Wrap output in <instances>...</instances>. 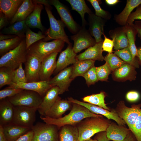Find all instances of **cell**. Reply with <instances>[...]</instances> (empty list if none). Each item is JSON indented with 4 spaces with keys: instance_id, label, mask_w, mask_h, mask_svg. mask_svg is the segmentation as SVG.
<instances>
[{
    "instance_id": "obj_1",
    "label": "cell",
    "mask_w": 141,
    "mask_h": 141,
    "mask_svg": "<svg viewBox=\"0 0 141 141\" xmlns=\"http://www.w3.org/2000/svg\"><path fill=\"white\" fill-rule=\"evenodd\" d=\"M102 116H103L92 113L81 105L72 103L70 112L63 117L58 119H54L46 116H41L40 118L45 123L55 125L60 129L61 127L66 125H76L87 118Z\"/></svg>"
},
{
    "instance_id": "obj_2",
    "label": "cell",
    "mask_w": 141,
    "mask_h": 141,
    "mask_svg": "<svg viewBox=\"0 0 141 141\" xmlns=\"http://www.w3.org/2000/svg\"><path fill=\"white\" fill-rule=\"evenodd\" d=\"M111 122L103 116L91 117L83 119L76 125L79 135V141H85L95 134L105 131Z\"/></svg>"
},
{
    "instance_id": "obj_3",
    "label": "cell",
    "mask_w": 141,
    "mask_h": 141,
    "mask_svg": "<svg viewBox=\"0 0 141 141\" xmlns=\"http://www.w3.org/2000/svg\"><path fill=\"white\" fill-rule=\"evenodd\" d=\"M27 55L25 37L17 47L1 57L0 67H6L15 70L21 63H25Z\"/></svg>"
},
{
    "instance_id": "obj_4",
    "label": "cell",
    "mask_w": 141,
    "mask_h": 141,
    "mask_svg": "<svg viewBox=\"0 0 141 141\" xmlns=\"http://www.w3.org/2000/svg\"><path fill=\"white\" fill-rule=\"evenodd\" d=\"M65 42L54 40L47 42L40 40L30 46L27 49L28 54H33L42 61L46 57L54 52H60L64 46Z\"/></svg>"
},
{
    "instance_id": "obj_5",
    "label": "cell",
    "mask_w": 141,
    "mask_h": 141,
    "mask_svg": "<svg viewBox=\"0 0 141 141\" xmlns=\"http://www.w3.org/2000/svg\"><path fill=\"white\" fill-rule=\"evenodd\" d=\"M45 9L49 21L50 27L45 32L46 36L43 41L46 42L52 39L60 40L68 45L71 44L64 31L65 25L61 20L55 19L50 8L45 6Z\"/></svg>"
},
{
    "instance_id": "obj_6",
    "label": "cell",
    "mask_w": 141,
    "mask_h": 141,
    "mask_svg": "<svg viewBox=\"0 0 141 141\" xmlns=\"http://www.w3.org/2000/svg\"><path fill=\"white\" fill-rule=\"evenodd\" d=\"M43 98L36 92L24 90L7 98L14 106H22L38 109L42 101Z\"/></svg>"
},
{
    "instance_id": "obj_7",
    "label": "cell",
    "mask_w": 141,
    "mask_h": 141,
    "mask_svg": "<svg viewBox=\"0 0 141 141\" xmlns=\"http://www.w3.org/2000/svg\"><path fill=\"white\" fill-rule=\"evenodd\" d=\"M58 129L54 125L38 123L31 128L33 132L31 141H59Z\"/></svg>"
},
{
    "instance_id": "obj_8",
    "label": "cell",
    "mask_w": 141,
    "mask_h": 141,
    "mask_svg": "<svg viewBox=\"0 0 141 141\" xmlns=\"http://www.w3.org/2000/svg\"><path fill=\"white\" fill-rule=\"evenodd\" d=\"M141 103L133 104L131 107L127 106L124 101H120L115 109L117 115L123 119L131 131L141 112Z\"/></svg>"
},
{
    "instance_id": "obj_9",
    "label": "cell",
    "mask_w": 141,
    "mask_h": 141,
    "mask_svg": "<svg viewBox=\"0 0 141 141\" xmlns=\"http://www.w3.org/2000/svg\"><path fill=\"white\" fill-rule=\"evenodd\" d=\"M37 108L22 106H14V114L12 123L31 128L36 120Z\"/></svg>"
},
{
    "instance_id": "obj_10",
    "label": "cell",
    "mask_w": 141,
    "mask_h": 141,
    "mask_svg": "<svg viewBox=\"0 0 141 141\" xmlns=\"http://www.w3.org/2000/svg\"><path fill=\"white\" fill-rule=\"evenodd\" d=\"M71 38L74 41L73 50L76 54L96 43L95 38L83 26H82L77 33L71 36Z\"/></svg>"
},
{
    "instance_id": "obj_11",
    "label": "cell",
    "mask_w": 141,
    "mask_h": 141,
    "mask_svg": "<svg viewBox=\"0 0 141 141\" xmlns=\"http://www.w3.org/2000/svg\"><path fill=\"white\" fill-rule=\"evenodd\" d=\"M68 100L72 103L77 104L86 107L92 113L104 116L109 120H113L119 125L125 126L126 124L125 121L118 116L115 109L110 111L96 105L80 101L72 97L68 98Z\"/></svg>"
},
{
    "instance_id": "obj_12",
    "label": "cell",
    "mask_w": 141,
    "mask_h": 141,
    "mask_svg": "<svg viewBox=\"0 0 141 141\" xmlns=\"http://www.w3.org/2000/svg\"><path fill=\"white\" fill-rule=\"evenodd\" d=\"M49 1L50 4L54 5L56 9L61 20L71 32L75 34L77 33L80 29L66 6L58 0H51Z\"/></svg>"
},
{
    "instance_id": "obj_13",
    "label": "cell",
    "mask_w": 141,
    "mask_h": 141,
    "mask_svg": "<svg viewBox=\"0 0 141 141\" xmlns=\"http://www.w3.org/2000/svg\"><path fill=\"white\" fill-rule=\"evenodd\" d=\"M41 62L36 56L27 53L24 63V70L27 82L40 81L39 74Z\"/></svg>"
},
{
    "instance_id": "obj_14",
    "label": "cell",
    "mask_w": 141,
    "mask_h": 141,
    "mask_svg": "<svg viewBox=\"0 0 141 141\" xmlns=\"http://www.w3.org/2000/svg\"><path fill=\"white\" fill-rule=\"evenodd\" d=\"M72 66L67 67L58 73L48 81L50 85L57 86L59 89V94H63L68 90L71 81L74 79L71 78Z\"/></svg>"
},
{
    "instance_id": "obj_15",
    "label": "cell",
    "mask_w": 141,
    "mask_h": 141,
    "mask_svg": "<svg viewBox=\"0 0 141 141\" xmlns=\"http://www.w3.org/2000/svg\"><path fill=\"white\" fill-rule=\"evenodd\" d=\"M58 53H52L42 61L39 74L40 81H48L50 79L56 67V59Z\"/></svg>"
},
{
    "instance_id": "obj_16",
    "label": "cell",
    "mask_w": 141,
    "mask_h": 141,
    "mask_svg": "<svg viewBox=\"0 0 141 141\" xmlns=\"http://www.w3.org/2000/svg\"><path fill=\"white\" fill-rule=\"evenodd\" d=\"M88 21V31L91 35L94 37L96 43L103 41L101 37L104 34V27L106 20L97 16L93 13L89 15Z\"/></svg>"
},
{
    "instance_id": "obj_17",
    "label": "cell",
    "mask_w": 141,
    "mask_h": 141,
    "mask_svg": "<svg viewBox=\"0 0 141 141\" xmlns=\"http://www.w3.org/2000/svg\"><path fill=\"white\" fill-rule=\"evenodd\" d=\"M48 81H39L17 84L11 83L8 87L34 91L43 97L47 91L52 86L49 84Z\"/></svg>"
},
{
    "instance_id": "obj_18",
    "label": "cell",
    "mask_w": 141,
    "mask_h": 141,
    "mask_svg": "<svg viewBox=\"0 0 141 141\" xmlns=\"http://www.w3.org/2000/svg\"><path fill=\"white\" fill-rule=\"evenodd\" d=\"M59 89L57 86H52L43 97L42 101L37 109L41 116H45L58 97Z\"/></svg>"
},
{
    "instance_id": "obj_19",
    "label": "cell",
    "mask_w": 141,
    "mask_h": 141,
    "mask_svg": "<svg viewBox=\"0 0 141 141\" xmlns=\"http://www.w3.org/2000/svg\"><path fill=\"white\" fill-rule=\"evenodd\" d=\"M76 56V54L73 50L71 44H69L67 48L60 53L56 61V67L53 73L57 74L70 64H74L77 60Z\"/></svg>"
},
{
    "instance_id": "obj_20",
    "label": "cell",
    "mask_w": 141,
    "mask_h": 141,
    "mask_svg": "<svg viewBox=\"0 0 141 141\" xmlns=\"http://www.w3.org/2000/svg\"><path fill=\"white\" fill-rule=\"evenodd\" d=\"M136 68L133 66L125 63L113 71V79L115 81H118L134 80L137 73Z\"/></svg>"
},
{
    "instance_id": "obj_21",
    "label": "cell",
    "mask_w": 141,
    "mask_h": 141,
    "mask_svg": "<svg viewBox=\"0 0 141 141\" xmlns=\"http://www.w3.org/2000/svg\"><path fill=\"white\" fill-rule=\"evenodd\" d=\"M125 125L111 122L105 131L107 138L113 141H123L130 132Z\"/></svg>"
},
{
    "instance_id": "obj_22",
    "label": "cell",
    "mask_w": 141,
    "mask_h": 141,
    "mask_svg": "<svg viewBox=\"0 0 141 141\" xmlns=\"http://www.w3.org/2000/svg\"><path fill=\"white\" fill-rule=\"evenodd\" d=\"M72 103L68 100L61 99L58 96L45 116L54 119L61 118L66 111L72 109Z\"/></svg>"
},
{
    "instance_id": "obj_23",
    "label": "cell",
    "mask_w": 141,
    "mask_h": 141,
    "mask_svg": "<svg viewBox=\"0 0 141 141\" xmlns=\"http://www.w3.org/2000/svg\"><path fill=\"white\" fill-rule=\"evenodd\" d=\"M103 41L96 43L94 45L88 48L84 52L77 55V59L78 60H91L95 61L104 60V57L102 54Z\"/></svg>"
},
{
    "instance_id": "obj_24",
    "label": "cell",
    "mask_w": 141,
    "mask_h": 141,
    "mask_svg": "<svg viewBox=\"0 0 141 141\" xmlns=\"http://www.w3.org/2000/svg\"><path fill=\"white\" fill-rule=\"evenodd\" d=\"M110 38L114 43V47L118 50L129 46L128 39L123 26L111 30L109 32Z\"/></svg>"
},
{
    "instance_id": "obj_25",
    "label": "cell",
    "mask_w": 141,
    "mask_h": 141,
    "mask_svg": "<svg viewBox=\"0 0 141 141\" xmlns=\"http://www.w3.org/2000/svg\"><path fill=\"white\" fill-rule=\"evenodd\" d=\"M14 114V106L8 99L0 100V125L3 126L12 123Z\"/></svg>"
},
{
    "instance_id": "obj_26",
    "label": "cell",
    "mask_w": 141,
    "mask_h": 141,
    "mask_svg": "<svg viewBox=\"0 0 141 141\" xmlns=\"http://www.w3.org/2000/svg\"><path fill=\"white\" fill-rule=\"evenodd\" d=\"M3 127L4 133L7 141H15L31 129L30 128L19 126L12 123Z\"/></svg>"
},
{
    "instance_id": "obj_27",
    "label": "cell",
    "mask_w": 141,
    "mask_h": 141,
    "mask_svg": "<svg viewBox=\"0 0 141 141\" xmlns=\"http://www.w3.org/2000/svg\"><path fill=\"white\" fill-rule=\"evenodd\" d=\"M141 4V0H127L124 8L119 14L115 15L114 19L119 25L124 26L127 24L128 19L133 10Z\"/></svg>"
},
{
    "instance_id": "obj_28",
    "label": "cell",
    "mask_w": 141,
    "mask_h": 141,
    "mask_svg": "<svg viewBox=\"0 0 141 141\" xmlns=\"http://www.w3.org/2000/svg\"><path fill=\"white\" fill-rule=\"evenodd\" d=\"M23 0H0V11L9 20L14 16L23 2Z\"/></svg>"
},
{
    "instance_id": "obj_29",
    "label": "cell",
    "mask_w": 141,
    "mask_h": 141,
    "mask_svg": "<svg viewBox=\"0 0 141 141\" xmlns=\"http://www.w3.org/2000/svg\"><path fill=\"white\" fill-rule=\"evenodd\" d=\"M43 8V5L36 4L33 11L25 20L26 24L28 27L38 28L42 32L44 31L45 28L41 23L40 15Z\"/></svg>"
},
{
    "instance_id": "obj_30",
    "label": "cell",
    "mask_w": 141,
    "mask_h": 141,
    "mask_svg": "<svg viewBox=\"0 0 141 141\" xmlns=\"http://www.w3.org/2000/svg\"><path fill=\"white\" fill-rule=\"evenodd\" d=\"M36 4L31 0H24L14 17L10 21V23L25 20L34 10Z\"/></svg>"
},
{
    "instance_id": "obj_31",
    "label": "cell",
    "mask_w": 141,
    "mask_h": 141,
    "mask_svg": "<svg viewBox=\"0 0 141 141\" xmlns=\"http://www.w3.org/2000/svg\"><path fill=\"white\" fill-rule=\"evenodd\" d=\"M95 61L91 60H77L72 66L71 78L74 79L78 76L82 77L94 66Z\"/></svg>"
},
{
    "instance_id": "obj_32",
    "label": "cell",
    "mask_w": 141,
    "mask_h": 141,
    "mask_svg": "<svg viewBox=\"0 0 141 141\" xmlns=\"http://www.w3.org/2000/svg\"><path fill=\"white\" fill-rule=\"evenodd\" d=\"M59 132V141H79L76 125H66L61 127Z\"/></svg>"
},
{
    "instance_id": "obj_33",
    "label": "cell",
    "mask_w": 141,
    "mask_h": 141,
    "mask_svg": "<svg viewBox=\"0 0 141 141\" xmlns=\"http://www.w3.org/2000/svg\"><path fill=\"white\" fill-rule=\"evenodd\" d=\"M28 27L25 20L15 22L9 26L2 29L1 33L3 34L15 35L22 38L26 37L25 32Z\"/></svg>"
},
{
    "instance_id": "obj_34",
    "label": "cell",
    "mask_w": 141,
    "mask_h": 141,
    "mask_svg": "<svg viewBox=\"0 0 141 141\" xmlns=\"http://www.w3.org/2000/svg\"><path fill=\"white\" fill-rule=\"evenodd\" d=\"M70 5L72 9L77 11L80 15L82 20V26L85 27L86 22L85 14L87 13L89 15L92 14L90 9L86 5L84 0H66Z\"/></svg>"
},
{
    "instance_id": "obj_35",
    "label": "cell",
    "mask_w": 141,
    "mask_h": 141,
    "mask_svg": "<svg viewBox=\"0 0 141 141\" xmlns=\"http://www.w3.org/2000/svg\"><path fill=\"white\" fill-rule=\"evenodd\" d=\"M24 38L17 36L12 38L0 41V56H2L17 47Z\"/></svg>"
},
{
    "instance_id": "obj_36",
    "label": "cell",
    "mask_w": 141,
    "mask_h": 141,
    "mask_svg": "<svg viewBox=\"0 0 141 141\" xmlns=\"http://www.w3.org/2000/svg\"><path fill=\"white\" fill-rule=\"evenodd\" d=\"M114 54L125 63L130 64L136 68H139V64L136 57L133 59L129 46L122 49L115 50Z\"/></svg>"
},
{
    "instance_id": "obj_37",
    "label": "cell",
    "mask_w": 141,
    "mask_h": 141,
    "mask_svg": "<svg viewBox=\"0 0 141 141\" xmlns=\"http://www.w3.org/2000/svg\"><path fill=\"white\" fill-rule=\"evenodd\" d=\"M105 96V92L101 91L98 93L93 94L85 96L83 98V100L84 102H86L110 110V109L105 103L104 98Z\"/></svg>"
},
{
    "instance_id": "obj_38",
    "label": "cell",
    "mask_w": 141,
    "mask_h": 141,
    "mask_svg": "<svg viewBox=\"0 0 141 141\" xmlns=\"http://www.w3.org/2000/svg\"><path fill=\"white\" fill-rule=\"evenodd\" d=\"M128 39L129 46L130 48L133 58L135 59L136 57L137 48L135 44L136 36L137 31L133 26L127 24L123 26Z\"/></svg>"
},
{
    "instance_id": "obj_39",
    "label": "cell",
    "mask_w": 141,
    "mask_h": 141,
    "mask_svg": "<svg viewBox=\"0 0 141 141\" xmlns=\"http://www.w3.org/2000/svg\"><path fill=\"white\" fill-rule=\"evenodd\" d=\"M14 70L6 67L0 68V88L6 85H10L12 83Z\"/></svg>"
},
{
    "instance_id": "obj_40",
    "label": "cell",
    "mask_w": 141,
    "mask_h": 141,
    "mask_svg": "<svg viewBox=\"0 0 141 141\" xmlns=\"http://www.w3.org/2000/svg\"><path fill=\"white\" fill-rule=\"evenodd\" d=\"M26 44L27 49L34 43L45 37V35L43 34V32L39 31L36 33L31 31L28 27L25 32Z\"/></svg>"
},
{
    "instance_id": "obj_41",
    "label": "cell",
    "mask_w": 141,
    "mask_h": 141,
    "mask_svg": "<svg viewBox=\"0 0 141 141\" xmlns=\"http://www.w3.org/2000/svg\"><path fill=\"white\" fill-rule=\"evenodd\" d=\"M105 61L113 71L125 63L114 53L108 54L104 57Z\"/></svg>"
},
{
    "instance_id": "obj_42",
    "label": "cell",
    "mask_w": 141,
    "mask_h": 141,
    "mask_svg": "<svg viewBox=\"0 0 141 141\" xmlns=\"http://www.w3.org/2000/svg\"><path fill=\"white\" fill-rule=\"evenodd\" d=\"M95 9V15L97 16L101 17L105 20H110L111 18V14L108 11L102 9L99 4V1L97 0H88Z\"/></svg>"
},
{
    "instance_id": "obj_43",
    "label": "cell",
    "mask_w": 141,
    "mask_h": 141,
    "mask_svg": "<svg viewBox=\"0 0 141 141\" xmlns=\"http://www.w3.org/2000/svg\"><path fill=\"white\" fill-rule=\"evenodd\" d=\"M96 71L98 80L102 81H107L109 75L113 72L106 62L102 66L96 67Z\"/></svg>"
},
{
    "instance_id": "obj_44",
    "label": "cell",
    "mask_w": 141,
    "mask_h": 141,
    "mask_svg": "<svg viewBox=\"0 0 141 141\" xmlns=\"http://www.w3.org/2000/svg\"><path fill=\"white\" fill-rule=\"evenodd\" d=\"M22 64V63H21L18 67L14 70L12 83L17 84L27 82L25 70L23 68Z\"/></svg>"
},
{
    "instance_id": "obj_45",
    "label": "cell",
    "mask_w": 141,
    "mask_h": 141,
    "mask_svg": "<svg viewBox=\"0 0 141 141\" xmlns=\"http://www.w3.org/2000/svg\"><path fill=\"white\" fill-rule=\"evenodd\" d=\"M96 67L94 66L91 68L83 76L89 86L94 84L98 80L96 73Z\"/></svg>"
},
{
    "instance_id": "obj_46",
    "label": "cell",
    "mask_w": 141,
    "mask_h": 141,
    "mask_svg": "<svg viewBox=\"0 0 141 141\" xmlns=\"http://www.w3.org/2000/svg\"><path fill=\"white\" fill-rule=\"evenodd\" d=\"M24 90L8 87L0 91V100L12 97L21 92Z\"/></svg>"
},
{
    "instance_id": "obj_47",
    "label": "cell",
    "mask_w": 141,
    "mask_h": 141,
    "mask_svg": "<svg viewBox=\"0 0 141 141\" xmlns=\"http://www.w3.org/2000/svg\"><path fill=\"white\" fill-rule=\"evenodd\" d=\"M137 141H141V112L131 131Z\"/></svg>"
},
{
    "instance_id": "obj_48",
    "label": "cell",
    "mask_w": 141,
    "mask_h": 141,
    "mask_svg": "<svg viewBox=\"0 0 141 141\" xmlns=\"http://www.w3.org/2000/svg\"><path fill=\"white\" fill-rule=\"evenodd\" d=\"M137 20H141V4L137 7L135 11L130 15L127 20V24L132 26L134 21Z\"/></svg>"
},
{
    "instance_id": "obj_49",
    "label": "cell",
    "mask_w": 141,
    "mask_h": 141,
    "mask_svg": "<svg viewBox=\"0 0 141 141\" xmlns=\"http://www.w3.org/2000/svg\"><path fill=\"white\" fill-rule=\"evenodd\" d=\"M103 35L104 37L102 46L103 51L107 52L108 54L112 53L114 47L113 41L107 38L104 34Z\"/></svg>"
},
{
    "instance_id": "obj_50",
    "label": "cell",
    "mask_w": 141,
    "mask_h": 141,
    "mask_svg": "<svg viewBox=\"0 0 141 141\" xmlns=\"http://www.w3.org/2000/svg\"><path fill=\"white\" fill-rule=\"evenodd\" d=\"M126 97L128 101L130 102H134L137 101L139 99L140 95L137 91H131L127 93Z\"/></svg>"
},
{
    "instance_id": "obj_51",
    "label": "cell",
    "mask_w": 141,
    "mask_h": 141,
    "mask_svg": "<svg viewBox=\"0 0 141 141\" xmlns=\"http://www.w3.org/2000/svg\"><path fill=\"white\" fill-rule=\"evenodd\" d=\"M33 136V132L30 130L26 133L21 136L15 141H31Z\"/></svg>"
},
{
    "instance_id": "obj_52",
    "label": "cell",
    "mask_w": 141,
    "mask_h": 141,
    "mask_svg": "<svg viewBox=\"0 0 141 141\" xmlns=\"http://www.w3.org/2000/svg\"><path fill=\"white\" fill-rule=\"evenodd\" d=\"M94 139L98 141H113L108 139L106 136L105 131L101 132L96 134Z\"/></svg>"
},
{
    "instance_id": "obj_53",
    "label": "cell",
    "mask_w": 141,
    "mask_h": 141,
    "mask_svg": "<svg viewBox=\"0 0 141 141\" xmlns=\"http://www.w3.org/2000/svg\"><path fill=\"white\" fill-rule=\"evenodd\" d=\"M5 15L2 12L0 11V30L2 29L8 25L9 22Z\"/></svg>"
},
{
    "instance_id": "obj_54",
    "label": "cell",
    "mask_w": 141,
    "mask_h": 141,
    "mask_svg": "<svg viewBox=\"0 0 141 141\" xmlns=\"http://www.w3.org/2000/svg\"><path fill=\"white\" fill-rule=\"evenodd\" d=\"M133 26L136 30L138 37L141 39V21H136Z\"/></svg>"
},
{
    "instance_id": "obj_55",
    "label": "cell",
    "mask_w": 141,
    "mask_h": 141,
    "mask_svg": "<svg viewBox=\"0 0 141 141\" xmlns=\"http://www.w3.org/2000/svg\"><path fill=\"white\" fill-rule=\"evenodd\" d=\"M33 3L36 4H40L44 5L45 6L47 7L50 8L51 9V7L50 5L49 1L45 0H33Z\"/></svg>"
},
{
    "instance_id": "obj_56",
    "label": "cell",
    "mask_w": 141,
    "mask_h": 141,
    "mask_svg": "<svg viewBox=\"0 0 141 141\" xmlns=\"http://www.w3.org/2000/svg\"><path fill=\"white\" fill-rule=\"evenodd\" d=\"M17 36L15 35L4 34L1 33L0 35V40L8 39L14 38Z\"/></svg>"
},
{
    "instance_id": "obj_57",
    "label": "cell",
    "mask_w": 141,
    "mask_h": 141,
    "mask_svg": "<svg viewBox=\"0 0 141 141\" xmlns=\"http://www.w3.org/2000/svg\"><path fill=\"white\" fill-rule=\"evenodd\" d=\"M123 141H137L132 132L130 131Z\"/></svg>"
},
{
    "instance_id": "obj_58",
    "label": "cell",
    "mask_w": 141,
    "mask_h": 141,
    "mask_svg": "<svg viewBox=\"0 0 141 141\" xmlns=\"http://www.w3.org/2000/svg\"><path fill=\"white\" fill-rule=\"evenodd\" d=\"M0 141H7L4 135L3 126L0 125Z\"/></svg>"
},
{
    "instance_id": "obj_59",
    "label": "cell",
    "mask_w": 141,
    "mask_h": 141,
    "mask_svg": "<svg viewBox=\"0 0 141 141\" xmlns=\"http://www.w3.org/2000/svg\"><path fill=\"white\" fill-rule=\"evenodd\" d=\"M136 57L138 59L139 65L141 66V47L137 48Z\"/></svg>"
},
{
    "instance_id": "obj_60",
    "label": "cell",
    "mask_w": 141,
    "mask_h": 141,
    "mask_svg": "<svg viewBox=\"0 0 141 141\" xmlns=\"http://www.w3.org/2000/svg\"><path fill=\"white\" fill-rule=\"evenodd\" d=\"M105 2L108 5L111 6L117 4L119 2L118 0H105Z\"/></svg>"
},
{
    "instance_id": "obj_61",
    "label": "cell",
    "mask_w": 141,
    "mask_h": 141,
    "mask_svg": "<svg viewBox=\"0 0 141 141\" xmlns=\"http://www.w3.org/2000/svg\"><path fill=\"white\" fill-rule=\"evenodd\" d=\"M85 141H98L96 139H93L91 138L90 139H89L86 140Z\"/></svg>"
}]
</instances>
